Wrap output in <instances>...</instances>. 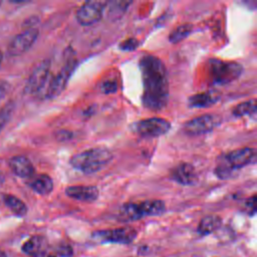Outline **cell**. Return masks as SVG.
<instances>
[{
    "label": "cell",
    "instance_id": "12",
    "mask_svg": "<svg viewBox=\"0 0 257 257\" xmlns=\"http://www.w3.org/2000/svg\"><path fill=\"white\" fill-rule=\"evenodd\" d=\"M65 194L73 200L85 203H92L98 198L99 191L96 186L74 185L67 187L65 189Z\"/></svg>",
    "mask_w": 257,
    "mask_h": 257
},
{
    "label": "cell",
    "instance_id": "6",
    "mask_svg": "<svg viewBox=\"0 0 257 257\" xmlns=\"http://www.w3.org/2000/svg\"><path fill=\"white\" fill-rule=\"evenodd\" d=\"M138 232L133 227H119L114 229H104L93 232L92 237L101 243H114L128 245L133 243Z\"/></svg>",
    "mask_w": 257,
    "mask_h": 257
},
{
    "label": "cell",
    "instance_id": "23",
    "mask_svg": "<svg viewBox=\"0 0 257 257\" xmlns=\"http://www.w3.org/2000/svg\"><path fill=\"white\" fill-rule=\"evenodd\" d=\"M110 4V7L108 8V15L112 18H119L124 13L131 2L127 1H113Z\"/></svg>",
    "mask_w": 257,
    "mask_h": 257
},
{
    "label": "cell",
    "instance_id": "15",
    "mask_svg": "<svg viewBox=\"0 0 257 257\" xmlns=\"http://www.w3.org/2000/svg\"><path fill=\"white\" fill-rule=\"evenodd\" d=\"M9 167L14 175L20 178H30L34 175V167L25 156H14L9 160Z\"/></svg>",
    "mask_w": 257,
    "mask_h": 257
},
{
    "label": "cell",
    "instance_id": "18",
    "mask_svg": "<svg viewBox=\"0 0 257 257\" xmlns=\"http://www.w3.org/2000/svg\"><path fill=\"white\" fill-rule=\"evenodd\" d=\"M46 246H47V242L43 236L34 235V236H31L29 239H27L23 243L21 250L28 255L36 256L38 254L44 253Z\"/></svg>",
    "mask_w": 257,
    "mask_h": 257
},
{
    "label": "cell",
    "instance_id": "30",
    "mask_svg": "<svg viewBox=\"0 0 257 257\" xmlns=\"http://www.w3.org/2000/svg\"><path fill=\"white\" fill-rule=\"evenodd\" d=\"M32 257H56V256L53 255V254H48V253L44 252V253H41V254H38V255L32 256Z\"/></svg>",
    "mask_w": 257,
    "mask_h": 257
},
{
    "label": "cell",
    "instance_id": "20",
    "mask_svg": "<svg viewBox=\"0 0 257 257\" xmlns=\"http://www.w3.org/2000/svg\"><path fill=\"white\" fill-rule=\"evenodd\" d=\"M3 202L14 215L18 217H24L27 214L28 208L26 204L16 196L11 194H5L3 196Z\"/></svg>",
    "mask_w": 257,
    "mask_h": 257
},
{
    "label": "cell",
    "instance_id": "2",
    "mask_svg": "<svg viewBox=\"0 0 257 257\" xmlns=\"http://www.w3.org/2000/svg\"><path fill=\"white\" fill-rule=\"evenodd\" d=\"M112 160V153L104 147H96L77 153L70 158L69 164L84 174H93L106 167Z\"/></svg>",
    "mask_w": 257,
    "mask_h": 257
},
{
    "label": "cell",
    "instance_id": "1",
    "mask_svg": "<svg viewBox=\"0 0 257 257\" xmlns=\"http://www.w3.org/2000/svg\"><path fill=\"white\" fill-rule=\"evenodd\" d=\"M144 91L143 104L151 110L163 109L169 100L168 71L164 62L157 56L143 55L139 62Z\"/></svg>",
    "mask_w": 257,
    "mask_h": 257
},
{
    "label": "cell",
    "instance_id": "27",
    "mask_svg": "<svg viewBox=\"0 0 257 257\" xmlns=\"http://www.w3.org/2000/svg\"><path fill=\"white\" fill-rule=\"evenodd\" d=\"M139 46V41L135 38H128L123 40L119 44V49L121 50H134Z\"/></svg>",
    "mask_w": 257,
    "mask_h": 257
},
{
    "label": "cell",
    "instance_id": "11",
    "mask_svg": "<svg viewBox=\"0 0 257 257\" xmlns=\"http://www.w3.org/2000/svg\"><path fill=\"white\" fill-rule=\"evenodd\" d=\"M39 31L37 28H26L22 32L15 35L8 44L7 51L11 56H18L25 53L35 43L38 38Z\"/></svg>",
    "mask_w": 257,
    "mask_h": 257
},
{
    "label": "cell",
    "instance_id": "14",
    "mask_svg": "<svg viewBox=\"0 0 257 257\" xmlns=\"http://www.w3.org/2000/svg\"><path fill=\"white\" fill-rule=\"evenodd\" d=\"M171 178L177 183L186 186L193 185L198 180L195 168L189 163H181L176 166L172 171Z\"/></svg>",
    "mask_w": 257,
    "mask_h": 257
},
{
    "label": "cell",
    "instance_id": "19",
    "mask_svg": "<svg viewBox=\"0 0 257 257\" xmlns=\"http://www.w3.org/2000/svg\"><path fill=\"white\" fill-rule=\"evenodd\" d=\"M222 225V219L217 215H208L199 222L197 232L201 236H207L217 231Z\"/></svg>",
    "mask_w": 257,
    "mask_h": 257
},
{
    "label": "cell",
    "instance_id": "26",
    "mask_svg": "<svg viewBox=\"0 0 257 257\" xmlns=\"http://www.w3.org/2000/svg\"><path fill=\"white\" fill-rule=\"evenodd\" d=\"M245 212L249 216H253L256 213V195L250 197L245 203Z\"/></svg>",
    "mask_w": 257,
    "mask_h": 257
},
{
    "label": "cell",
    "instance_id": "28",
    "mask_svg": "<svg viewBox=\"0 0 257 257\" xmlns=\"http://www.w3.org/2000/svg\"><path fill=\"white\" fill-rule=\"evenodd\" d=\"M58 255H60L61 257H71L72 256V250L69 246L64 245L59 249Z\"/></svg>",
    "mask_w": 257,
    "mask_h": 257
},
{
    "label": "cell",
    "instance_id": "24",
    "mask_svg": "<svg viewBox=\"0 0 257 257\" xmlns=\"http://www.w3.org/2000/svg\"><path fill=\"white\" fill-rule=\"evenodd\" d=\"M13 107H14L13 102L8 101V102L5 103V105H3L0 108V132L7 124V122L9 121V119L12 115Z\"/></svg>",
    "mask_w": 257,
    "mask_h": 257
},
{
    "label": "cell",
    "instance_id": "33",
    "mask_svg": "<svg viewBox=\"0 0 257 257\" xmlns=\"http://www.w3.org/2000/svg\"><path fill=\"white\" fill-rule=\"evenodd\" d=\"M0 257H7V256H6V253H5L4 251H1V250H0Z\"/></svg>",
    "mask_w": 257,
    "mask_h": 257
},
{
    "label": "cell",
    "instance_id": "8",
    "mask_svg": "<svg viewBox=\"0 0 257 257\" xmlns=\"http://www.w3.org/2000/svg\"><path fill=\"white\" fill-rule=\"evenodd\" d=\"M49 71H50V60L43 59L40 61L31 71L25 86L24 91L29 94L40 93L44 90L48 79H49Z\"/></svg>",
    "mask_w": 257,
    "mask_h": 257
},
{
    "label": "cell",
    "instance_id": "34",
    "mask_svg": "<svg viewBox=\"0 0 257 257\" xmlns=\"http://www.w3.org/2000/svg\"><path fill=\"white\" fill-rule=\"evenodd\" d=\"M1 4H2V1H0V6H1Z\"/></svg>",
    "mask_w": 257,
    "mask_h": 257
},
{
    "label": "cell",
    "instance_id": "31",
    "mask_svg": "<svg viewBox=\"0 0 257 257\" xmlns=\"http://www.w3.org/2000/svg\"><path fill=\"white\" fill-rule=\"evenodd\" d=\"M4 182H5V176H4V174L0 171V186H1Z\"/></svg>",
    "mask_w": 257,
    "mask_h": 257
},
{
    "label": "cell",
    "instance_id": "10",
    "mask_svg": "<svg viewBox=\"0 0 257 257\" xmlns=\"http://www.w3.org/2000/svg\"><path fill=\"white\" fill-rule=\"evenodd\" d=\"M256 160V151L253 148H241L235 151L230 152L226 156H224L223 161H221L220 165L227 168L231 172L242 169Z\"/></svg>",
    "mask_w": 257,
    "mask_h": 257
},
{
    "label": "cell",
    "instance_id": "22",
    "mask_svg": "<svg viewBox=\"0 0 257 257\" xmlns=\"http://www.w3.org/2000/svg\"><path fill=\"white\" fill-rule=\"evenodd\" d=\"M193 30V26L189 23L187 24H182L180 26H178L177 28H175L170 36H169V40L172 42V43H178L182 40H184L185 38H187L191 32Z\"/></svg>",
    "mask_w": 257,
    "mask_h": 257
},
{
    "label": "cell",
    "instance_id": "32",
    "mask_svg": "<svg viewBox=\"0 0 257 257\" xmlns=\"http://www.w3.org/2000/svg\"><path fill=\"white\" fill-rule=\"evenodd\" d=\"M3 58H4L3 52L0 50V65H1V63H2V61H3Z\"/></svg>",
    "mask_w": 257,
    "mask_h": 257
},
{
    "label": "cell",
    "instance_id": "25",
    "mask_svg": "<svg viewBox=\"0 0 257 257\" xmlns=\"http://www.w3.org/2000/svg\"><path fill=\"white\" fill-rule=\"evenodd\" d=\"M100 90L103 93H112L117 90V82L114 79L104 80L100 84Z\"/></svg>",
    "mask_w": 257,
    "mask_h": 257
},
{
    "label": "cell",
    "instance_id": "17",
    "mask_svg": "<svg viewBox=\"0 0 257 257\" xmlns=\"http://www.w3.org/2000/svg\"><path fill=\"white\" fill-rule=\"evenodd\" d=\"M29 187L39 195H48L53 190V181L46 174H40L29 178Z\"/></svg>",
    "mask_w": 257,
    "mask_h": 257
},
{
    "label": "cell",
    "instance_id": "29",
    "mask_svg": "<svg viewBox=\"0 0 257 257\" xmlns=\"http://www.w3.org/2000/svg\"><path fill=\"white\" fill-rule=\"evenodd\" d=\"M9 83L4 81V80H0V100L4 97V95L8 92L9 90Z\"/></svg>",
    "mask_w": 257,
    "mask_h": 257
},
{
    "label": "cell",
    "instance_id": "13",
    "mask_svg": "<svg viewBox=\"0 0 257 257\" xmlns=\"http://www.w3.org/2000/svg\"><path fill=\"white\" fill-rule=\"evenodd\" d=\"M138 220L149 216H160L166 212V204L162 200H146L134 202Z\"/></svg>",
    "mask_w": 257,
    "mask_h": 257
},
{
    "label": "cell",
    "instance_id": "3",
    "mask_svg": "<svg viewBox=\"0 0 257 257\" xmlns=\"http://www.w3.org/2000/svg\"><path fill=\"white\" fill-rule=\"evenodd\" d=\"M209 70L213 83L225 84L238 78L243 68L242 65L237 62L213 58L209 60Z\"/></svg>",
    "mask_w": 257,
    "mask_h": 257
},
{
    "label": "cell",
    "instance_id": "16",
    "mask_svg": "<svg viewBox=\"0 0 257 257\" xmlns=\"http://www.w3.org/2000/svg\"><path fill=\"white\" fill-rule=\"evenodd\" d=\"M220 97L221 95L218 91L207 90L204 92H199L191 95L188 99V103L190 107H207L216 103L220 99Z\"/></svg>",
    "mask_w": 257,
    "mask_h": 257
},
{
    "label": "cell",
    "instance_id": "7",
    "mask_svg": "<svg viewBox=\"0 0 257 257\" xmlns=\"http://www.w3.org/2000/svg\"><path fill=\"white\" fill-rule=\"evenodd\" d=\"M222 121L220 115L215 113H207L189 119L183 125V130L187 135L200 136L212 132Z\"/></svg>",
    "mask_w": 257,
    "mask_h": 257
},
{
    "label": "cell",
    "instance_id": "21",
    "mask_svg": "<svg viewBox=\"0 0 257 257\" xmlns=\"http://www.w3.org/2000/svg\"><path fill=\"white\" fill-rule=\"evenodd\" d=\"M256 112V99H249L246 101H243L239 104H237L233 110L232 113L235 116H245V115H250L254 114Z\"/></svg>",
    "mask_w": 257,
    "mask_h": 257
},
{
    "label": "cell",
    "instance_id": "5",
    "mask_svg": "<svg viewBox=\"0 0 257 257\" xmlns=\"http://www.w3.org/2000/svg\"><path fill=\"white\" fill-rule=\"evenodd\" d=\"M171 123L163 117H149L141 119L132 124V130L139 136L146 138H158L167 134Z\"/></svg>",
    "mask_w": 257,
    "mask_h": 257
},
{
    "label": "cell",
    "instance_id": "9",
    "mask_svg": "<svg viewBox=\"0 0 257 257\" xmlns=\"http://www.w3.org/2000/svg\"><path fill=\"white\" fill-rule=\"evenodd\" d=\"M107 6L106 1L90 0L84 2L76 11V20L83 26L92 25L98 22Z\"/></svg>",
    "mask_w": 257,
    "mask_h": 257
},
{
    "label": "cell",
    "instance_id": "4",
    "mask_svg": "<svg viewBox=\"0 0 257 257\" xmlns=\"http://www.w3.org/2000/svg\"><path fill=\"white\" fill-rule=\"evenodd\" d=\"M76 65H77V61L74 58H71L65 62V64L54 76L48 79V82L45 86L46 87L45 91L43 93L45 97L54 98L64 90Z\"/></svg>",
    "mask_w": 257,
    "mask_h": 257
}]
</instances>
